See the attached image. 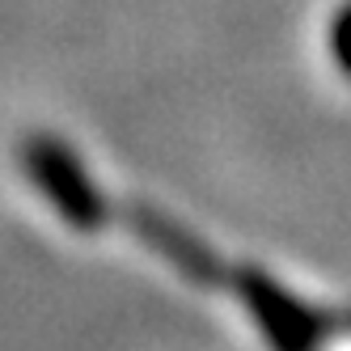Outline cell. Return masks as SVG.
Returning a JSON list of instances; mask_svg holds the SVG:
<instances>
[{
	"instance_id": "cell-2",
	"label": "cell",
	"mask_w": 351,
	"mask_h": 351,
	"mask_svg": "<svg viewBox=\"0 0 351 351\" xmlns=\"http://www.w3.org/2000/svg\"><path fill=\"white\" fill-rule=\"evenodd\" d=\"M237 296H241L245 313L258 322L271 351H322L326 317L313 313L284 284H275L267 271H254V267L237 271Z\"/></svg>"
},
{
	"instance_id": "cell-3",
	"label": "cell",
	"mask_w": 351,
	"mask_h": 351,
	"mask_svg": "<svg viewBox=\"0 0 351 351\" xmlns=\"http://www.w3.org/2000/svg\"><path fill=\"white\" fill-rule=\"evenodd\" d=\"M128 224L136 229V237L153 250V254H161L173 271H178V280L199 284V288H212V284L224 280L220 258L186 229V224H178L173 216H165L161 208H153V204H132L128 208Z\"/></svg>"
},
{
	"instance_id": "cell-1",
	"label": "cell",
	"mask_w": 351,
	"mask_h": 351,
	"mask_svg": "<svg viewBox=\"0 0 351 351\" xmlns=\"http://www.w3.org/2000/svg\"><path fill=\"white\" fill-rule=\"evenodd\" d=\"M21 165H26V178L34 182V191L51 204V212L68 229L97 233L110 220L106 195L93 186L85 165L77 161V153L60 136H47V132L26 136L21 140Z\"/></svg>"
},
{
	"instance_id": "cell-4",
	"label": "cell",
	"mask_w": 351,
	"mask_h": 351,
	"mask_svg": "<svg viewBox=\"0 0 351 351\" xmlns=\"http://www.w3.org/2000/svg\"><path fill=\"white\" fill-rule=\"evenodd\" d=\"M330 56L343 68V77L351 81V0H347V5L335 13V21H330Z\"/></svg>"
}]
</instances>
